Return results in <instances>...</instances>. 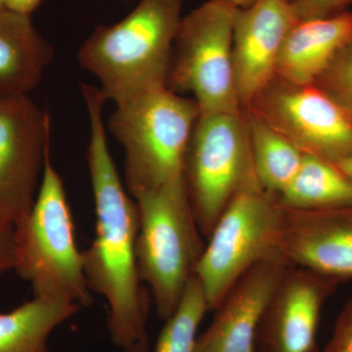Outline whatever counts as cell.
<instances>
[{"label": "cell", "instance_id": "4", "mask_svg": "<svg viewBox=\"0 0 352 352\" xmlns=\"http://www.w3.org/2000/svg\"><path fill=\"white\" fill-rule=\"evenodd\" d=\"M16 272L31 285L34 296L91 305V289L75 237L73 215L63 180L46 153L43 176L31 212L15 226Z\"/></svg>", "mask_w": 352, "mask_h": 352}, {"label": "cell", "instance_id": "18", "mask_svg": "<svg viewBox=\"0 0 352 352\" xmlns=\"http://www.w3.org/2000/svg\"><path fill=\"white\" fill-rule=\"evenodd\" d=\"M278 198L283 207L298 210L352 207V182L333 162L305 154L295 177Z\"/></svg>", "mask_w": 352, "mask_h": 352}, {"label": "cell", "instance_id": "14", "mask_svg": "<svg viewBox=\"0 0 352 352\" xmlns=\"http://www.w3.org/2000/svg\"><path fill=\"white\" fill-rule=\"evenodd\" d=\"M288 265L283 258H273L245 272L214 308L196 352H256L264 312Z\"/></svg>", "mask_w": 352, "mask_h": 352}, {"label": "cell", "instance_id": "22", "mask_svg": "<svg viewBox=\"0 0 352 352\" xmlns=\"http://www.w3.org/2000/svg\"><path fill=\"white\" fill-rule=\"evenodd\" d=\"M298 19L325 17L352 9V0H288Z\"/></svg>", "mask_w": 352, "mask_h": 352}, {"label": "cell", "instance_id": "9", "mask_svg": "<svg viewBox=\"0 0 352 352\" xmlns=\"http://www.w3.org/2000/svg\"><path fill=\"white\" fill-rule=\"evenodd\" d=\"M248 109L303 154L338 163L352 156V115L315 85L274 78Z\"/></svg>", "mask_w": 352, "mask_h": 352}, {"label": "cell", "instance_id": "15", "mask_svg": "<svg viewBox=\"0 0 352 352\" xmlns=\"http://www.w3.org/2000/svg\"><path fill=\"white\" fill-rule=\"evenodd\" d=\"M352 41V9L325 17L298 20L285 39L275 78L294 85H314Z\"/></svg>", "mask_w": 352, "mask_h": 352}, {"label": "cell", "instance_id": "25", "mask_svg": "<svg viewBox=\"0 0 352 352\" xmlns=\"http://www.w3.org/2000/svg\"><path fill=\"white\" fill-rule=\"evenodd\" d=\"M41 1L43 0H6V7L15 12L32 15Z\"/></svg>", "mask_w": 352, "mask_h": 352}, {"label": "cell", "instance_id": "17", "mask_svg": "<svg viewBox=\"0 0 352 352\" xmlns=\"http://www.w3.org/2000/svg\"><path fill=\"white\" fill-rule=\"evenodd\" d=\"M80 308L76 303L34 296L0 314V352H51V333Z\"/></svg>", "mask_w": 352, "mask_h": 352}, {"label": "cell", "instance_id": "12", "mask_svg": "<svg viewBox=\"0 0 352 352\" xmlns=\"http://www.w3.org/2000/svg\"><path fill=\"white\" fill-rule=\"evenodd\" d=\"M298 20L288 0H256L236 10L233 71L242 109L275 78L285 39Z\"/></svg>", "mask_w": 352, "mask_h": 352}, {"label": "cell", "instance_id": "26", "mask_svg": "<svg viewBox=\"0 0 352 352\" xmlns=\"http://www.w3.org/2000/svg\"><path fill=\"white\" fill-rule=\"evenodd\" d=\"M124 352H149V342L147 336L141 338L138 342H133L131 346L124 347Z\"/></svg>", "mask_w": 352, "mask_h": 352}, {"label": "cell", "instance_id": "29", "mask_svg": "<svg viewBox=\"0 0 352 352\" xmlns=\"http://www.w3.org/2000/svg\"><path fill=\"white\" fill-rule=\"evenodd\" d=\"M6 0H0V9L6 8Z\"/></svg>", "mask_w": 352, "mask_h": 352}, {"label": "cell", "instance_id": "23", "mask_svg": "<svg viewBox=\"0 0 352 352\" xmlns=\"http://www.w3.org/2000/svg\"><path fill=\"white\" fill-rule=\"evenodd\" d=\"M323 352H352V298L340 312Z\"/></svg>", "mask_w": 352, "mask_h": 352}, {"label": "cell", "instance_id": "20", "mask_svg": "<svg viewBox=\"0 0 352 352\" xmlns=\"http://www.w3.org/2000/svg\"><path fill=\"white\" fill-rule=\"evenodd\" d=\"M210 310L205 291L196 276L190 280L182 300L166 319L154 352H196L201 322Z\"/></svg>", "mask_w": 352, "mask_h": 352}, {"label": "cell", "instance_id": "13", "mask_svg": "<svg viewBox=\"0 0 352 352\" xmlns=\"http://www.w3.org/2000/svg\"><path fill=\"white\" fill-rule=\"evenodd\" d=\"M280 256L339 283L352 279V207H284Z\"/></svg>", "mask_w": 352, "mask_h": 352}, {"label": "cell", "instance_id": "11", "mask_svg": "<svg viewBox=\"0 0 352 352\" xmlns=\"http://www.w3.org/2000/svg\"><path fill=\"white\" fill-rule=\"evenodd\" d=\"M339 282L288 265L264 312L256 352H319L322 310Z\"/></svg>", "mask_w": 352, "mask_h": 352}, {"label": "cell", "instance_id": "5", "mask_svg": "<svg viewBox=\"0 0 352 352\" xmlns=\"http://www.w3.org/2000/svg\"><path fill=\"white\" fill-rule=\"evenodd\" d=\"M138 208L139 277L166 320L182 300L205 245L183 177L134 198Z\"/></svg>", "mask_w": 352, "mask_h": 352}, {"label": "cell", "instance_id": "28", "mask_svg": "<svg viewBox=\"0 0 352 352\" xmlns=\"http://www.w3.org/2000/svg\"><path fill=\"white\" fill-rule=\"evenodd\" d=\"M226 1L232 4L233 6L237 7V8H245V7L251 6L256 0H226Z\"/></svg>", "mask_w": 352, "mask_h": 352}, {"label": "cell", "instance_id": "3", "mask_svg": "<svg viewBox=\"0 0 352 352\" xmlns=\"http://www.w3.org/2000/svg\"><path fill=\"white\" fill-rule=\"evenodd\" d=\"M199 116L191 97L168 87L116 105L109 129L124 149V182L132 198L183 177L185 155Z\"/></svg>", "mask_w": 352, "mask_h": 352}, {"label": "cell", "instance_id": "16", "mask_svg": "<svg viewBox=\"0 0 352 352\" xmlns=\"http://www.w3.org/2000/svg\"><path fill=\"white\" fill-rule=\"evenodd\" d=\"M54 57L31 15L0 9V97L29 95Z\"/></svg>", "mask_w": 352, "mask_h": 352}, {"label": "cell", "instance_id": "7", "mask_svg": "<svg viewBox=\"0 0 352 352\" xmlns=\"http://www.w3.org/2000/svg\"><path fill=\"white\" fill-rule=\"evenodd\" d=\"M236 10L226 0H207L182 17L178 27L168 87L188 94L200 115L242 111L233 71Z\"/></svg>", "mask_w": 352, "mask_h": 352}, {"label": "cell", "instance_id": "19", "mask_svg": "<svg viewBox=\"0 0 352 352\" xmlns=\"http://www.w3.org/2000/svg\"><path fill=\"white\" fill-rule=\"evenodd\" d=\"M243 112L259 184L268 193L279 196L295 177L305 154L256 113L248 109Z\"/></svg>", "mask_w": 352, "mask_h": 352}, {"label": "cell", "instance_id": "24", "mask_svg": "<svg viewBox=\"0 0 352 352\" xmlns=\"http://www.w3.org/2000/svg\"><path fill=\"white\" fill-rule=\"evenodd\" d=\"M17 263V238L12 222L0 214V275L15 270Z\"/></svg>", "mask_w": 352, "mask_h": 352}, {"label": "cell", "instance_id": "6", "mask_svg": "<svg viewBox=\"0 0 352 352\" xmlns=\"http://www.w3.org/2000/svg\"><path fill=\"white\" fill-rule=\"evenodd\" d=\"M183 179L207 238L239 192L259 184L244 112L199 116L185 155Z\"/></svg>", "mask_w": 352, "mask_h": 352}, {"label": "cell", "instance_id": "10", "mask_svg": "<svg viewBox=\"0 0 352 352\" xmlns=\"http://www.w3.org/2000/svg\"><path fill=\"white\" fill-rule=\"evenodd\" d=\"M50 139V115L29 95L0 97V214L15 226L34 206Z\"/></svg>", "mask_w": 352, "mask_h": 352}, {"label": "cell", "instance_id": "30", "mask_svg": "<svg viewBox=\"0 0 352 352\" xmlns=\"http://www.w3.org/2000/svg\"><path fill=\"white\" fill-rule=\"evenodd\" d=\"M124 1H131V0H124Z\"/></svg>", "mask_w": 352, "mask_h": 352}, {"label": "cell", "instance_id": "8", "mask_svg": "<svg viewBox=\"0 0 352 352\" xmlns=\"http://www.w3.org/2000/svg\"><path fill=\"white\" fill-rule=\"evenodd\" d=\"M284 207L261 185L239 192L220 215L195 271L214 310L252 266L280 256Z\"/></svg>", "mask_w": 352, "mask_h": 352}, {"label": "cell", "instance_id": "2", "mask_svg": "<svg viewBox=\"0 0 352 352\" xmlns=\"http://www.w3.org/2000/svg\"><path fill=\"white\" fill-rule=\"evenodd\" d=\"M184 0H139L124 19L99 25L82 44L78 64L116 105L168 87Z\"/></svg>", "mask_w": 352, "mask_h": 352}, {"label": "cell", "instance_id": "27", "mask_svg": "<svg viewBox=\"0 0 352 352\" xmlns=\"http://www.w3.org/2000/svg\"><path fill=\"white\" fill-rule=\"evenodd\" d=\"M338 168L344 173L352 182V156L342 160V161L335 163Z\"/></svg>", "mask_w": 352, "mask_h": 352}, {"label": "cell", "instance_id": "1", "mask_svg": "<svg viewBox=\"0 0 352 352\" xmlns=\"http://www.w3.org/2000/svg\"><path fill=\"white\" fill-rule=\"evenodd\" d=\"M80 92L89 122L87 161L96 215L94 239L82 251L83 267L91 292L107 302L111 339L124 349L147 336L149 300L136 258L138 208L109 149L103 118L107 98L88 83L80 85Z\"/></svg>", "mask_w": 352, "mask_h": 352}, {"label": "cell", "instance_id": "21", "mask_svg": "<svg viewBox=\"0 0 352 352\" xmlns=\"http://www.w3.org/2000/svg\"><path fill=\"white\" fill-rule=\"evenodd\" d=\"M314 85L352 115V41L338 53Z\"/></svg>", "mask_w": 352, "mask_h": 352}]
</instances>
